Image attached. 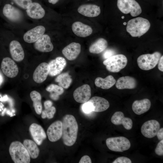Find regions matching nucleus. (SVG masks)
I'll return each mask as SVG.
<instances>
[{
  "label": "nucleus",
  "mask_w": 163,
  "mask_h": 163,
  "mask_svg": "<svg viewBox=\"0 0 163 163\" xmlns=\"http://www.w3.org/2000/svg\"><path fill=\"white\" fill-rule=\"evenodd\" d=\"M62 123L63 142L67 146H72L76 141L78 130L76 120L73 116L67 114L63 117Z\"/></svg>",
  "instance_id": "obj_1"
},
{
  "label": "nucleus",
  "mask_w": 163,
  "mask_h": 163,
  "mask_svg": "<svg viewBox=\"0 0 163 163\" xmlns=\"http://www.w3.org/2000/svg\"><path fill=\"white\" fill-rule=\"evenodd\" d=\"M106 143L110 150L116 152H122L127 150L131 146L129 141L123 136L108 138L106 139Z\"/></svg>",
  "instance_id": "obj_7"
},
{
  "label": "nucleus",
  "mask_w": 163,
  "mask_h": 163,
  "mask_svg": "<svg viewBox=\"0 0 163 163\" xmlns=\"http://www.w3.org/2000/svg\"><path fill=\"white\" fill-rule=\"evenodd\" d=\"M161 56L160 53L158 51L151 54L141 55L137 59L138 65L140 69L144 70L153 69L158 64Z\"/></svg>",
  "instance_id": "obj_5"
},
{
  "label": "nucleus",
  "mask_w": 163,
  "mask_h": 163,
  "mask_svg": "<svg viewBox=\"0 0 163 163\" xmlns=\"http://www.w3.org/2000/svg\"><path fill=\"white\" fill-rule=\"evenodd\" d=\"M137 85L136 79L133 77L128 76L120 78L115 83L116 88L119 89H133L136 88Z\"/></svg>",
  "instance_id": "obj_23"
},
{
  "label": "nucleus",
  "mask_w": 163,
  "mask_h": 163,
  "mask_svg": "<svg viewBox=\"0 0 163 163\" xmlns=\"http://www.w3.org/2000/svg\"><path fill=\"white\" fill-rule=\"evenodd\" d=\"M117 5L122 13H130L133 17L139 15L142 11L140 5L135 0H117Z\"/></svg>",
  "instance_id": "obj_6"
},
{
  "label": "nucleus",
  "mask_w": 163,
  "mask_h": 163,
  "mask_svg": "<svg viewBox=\"0 0 163 163\" xmlns=\"http://www.w3.org/2000/svg\"><path fill=\"white\" fill-rule=\"evenodd\" d=\"M29 130L33 139L38 145H41L46 138V133L43 128L37 123L32 124L30 126Z\"/></svg>",
  "instance_id": "obj_15"
},
{
  "label": "nucleus",
  "mask_w": 163,
  "mask_h": 163,
  "mask_svg": "<svg viewBox=\"0 0 163 163\" xmlns=\"http://www.w3.org/2000/svg\"><path fill=\"white\" fill-rule=\"evenodd\" d=\"M77 11L79 14L89 17H96L101 13L100 7L92 4L81 5L78 7Z\"/></svg>",
  "instance_id": "obj_18"
},
{
  "label": "nucleus",
  "mask_w": 163,
  "mask_h": 163,
  "mask_svg": "<svg viewBox=\"0 0 163 163\" xmlns=\"http://www.w3.org/2000/svg\"><path fill=\"white\" fill-rule=\"evenodd\" d=\"M59 0H48L49 3L53 4H55L57 3Z\"/></svg>",
  "instance_id": "obj_43"
},
{
  "label": "nucleus",
  "mask_w": 163,
  "mask_h": 163,
  "mask_svg": "<svg viewBox=\"0 0 163 163\" xmlns=\"http://www.w3.org/2000/svg\"><path fill=\"white\" fill-rule=\"evenodd\" d=\"M23 145L27 151L30 157L35 159L38 157L40 150L34 142L30 139H26L23 142Z\"/></svg>",
  "instance_id": "obj_29"
},
{
  "label": "nucleus",
  "mask_w": 163,
  "mask_h": 163,
  "mask_svg": "<svg viewBox=\"0 0 163 163\" xmlns=\"http://www.w3.org/2000/svg\"><path fill=\"white\" fill-rule=\"evenodd\" d=\"M155 153L158 155H163V140H161L158 144L155 149Z\"/></svg>",
  "instance_id": "obj_36"
},
{
  "label": "nucleus",
  "mask_w": 163,
  "mask_h": 163,
  "mask_svg": "<svg viewBox=\"0 0 163 163\" xmlns=\"http://www.w3.org/2000/svg\"><path fill=\"white\" fill-rule=\"evenodd\" d=\"M112 163H132L131 160L125 157H120L117 158Z\"/></svg>",
  "instance_id": "obj_37"
},
{
  "label": "nucleus",
  "mask_w": 163,
  "mask_h": 163,
  "mask_svg": "<svg viewBox=\"0 0 163 163\" xmlns=\"http://www.w3.org/2000/svg\"><path fill=\"white\" fill-rule=\"evenodd\" d=\"M151 103L148 99L136 100L133 103L132 109L134 113L140 115L147 112L150 108Z\"/></svg>",
  "instance_id": "obj_25"
},
{
  "label": "nucleus",
  "mask_w": 163,
  "mask_h": 163,
  "mask_svg": "<svg viewBox=\"0 0 163 163\" xmlns=\"http://www.w3.org/2000/svg\"><path fill=\"white\" fill-rule=\"evenodd\" d=\"M91 161L90 157L87 155L82 156L80 160L79 163H91Z\"/></svg>",
  "instance_id": "obj_38"
},
{
  "label": "nucleus",
  "mask_w": 163,
  "mask_h": 163,
  "mask_svg": "<svg viewBox=\"0 0 163 163\" xmlns=\"http://www.w3.org/2000/svg\"><path fill=\"white\" fill-rule=\"evenodd\" d=\"M160 128V125L157 121L150 120L143 124L141 127V131L145 137L151 138L156 136Z\"/></svg>",
  "instance_id": "obj_8"
},
{
  "label": "nucleus",
  "mask_w": 163,
  "mask_h": 163,
  "mask_svg": "<svg viewBox=\"0 0 163 163\" xmlns=\"http://www.w3.org/2000/svg\"><path fill=\"white\" fill-rule=\"evenodd\" d=\"M72 29L75 34L82 37L90 36L93 31L92 29L90 26L78 21H76L72 24Z\"/></svg>",
  "instance_id": "obj_20"
},
{
  "label": "nucleus",
  "mask_w": 163,
  "mask_h": 163,
  "mask_svg": "<svg viewBox=\"0 0 163 163\" xmlns=\"http://www.w3.org/2000/svg\"><path fill=\"white\" fill-rule=\"evenodd\" d=\"M30 96L33 102V106L36 113L40 114L42 111L41 96L40 94L36 91H33L30 92Z\"/></svg>",
  "instance_id": "obj_30"
},
{
  "label": "nucleus",
  "mask_w": 163,
  "mask_h": 163,
  "mask_svg": "<svg viewBox=\"0 0 163 163\" xmlns=\"http://www.w3.org/2000/svg\"><path fill=\"white\" fill-rule=\"evenodd\" d=\"M1 68L4 74L9 78L15 77L18 72V69L16 64L9 57H5L3 59Z\"/></svg>",
  "instance_id": "obj_9"
},
{
  "label": "nucleus",
  "mask_w": 163,
  "mask_h": 163,
  "mask_svg": "<svg viewBox=\"0 0 163 163\" xmlns=\"http://www.w3.org/2000/svg\"><path fill=\"white\" fill-rule=\"evenodd\" d=\"M46 133L50 141L55 142L59 140L62 136V122L57 120L53 123L48 127Z\"/></svg>",
  "instance_id": "obj_10"
},
{
  "label": "nucleus",
  "mask_w": 163,
  "mask_h": 163,
  "mask_svg": "<svg viewBox=\"0 0 163 163\" xmlns=\"http://www.w3.org/2000/svg\"><path fill=\"white\" fill-rule=\"evenodd\" d=\"M34 47L37 50L42 52H49L53 50V46L50 36L43 34L34 43Z\"/></svg>",
  "instance_id": "obj_16"
},
{
  "label": "nucleus",
  "mask_w": 163,
  "mask_h": 163,
  "mask_svg": "<svg viewBox=\"0 0 163 163\" xmlns=\"http://www.w3.org/2000/svg\"><path fill=\"white\" fill-rule=\"evenodd\" d=\"M83 112L86 114H89L93 111L94 106L92 103L88 101L84 103L82 106Z\"/></svg>",
  "instance_id": "obj_34"
},
{
  "label": "nucleus",
  "mask_w": 163,
  "mask_h": 163,
  "mask_svg": "<svg viewBox=\"0 0 163 163\" xmlns=\"http://www.w3.org/2000/svg\"><path fill=\"white\" fill-rule=\"evenodd\" d=\"M49 66V75L51 76H56L60 74L66 65L65 59L62 57H58L50 61L48 63Z\"/></svg>",
  "instance_id": "obj_12"
},
{
  "label": "nucleus",
  "mask_w": 163,
  "mask_h": 163,
  "mask_svg": "<svg viewBox=\"0 0 163 163\" xmlns=\"http://www.w3.org/2000/svg\"><path fill=\"white\" fill-rule=\"evenodd\" d=\"M9 151L14 163H30V159L29 154L24 145L20 142L15 141L12 142Z\"/></svg>",
  "instance_id": "obj_3"
},
{
  "label": "nucleus",
  "mask_w": 163,
  "mask_h": 163,
  "mask_svg": "<svg viewBox=\"0 0 163 163\" xmlns=\"http://www.w3.org/2000/svg\"><path fill=\"white\" fill-rule=\"evenodd\" d=\"M45 31V27L39 25L28 30L23 36L24 41L28 43L35 42L44 34Z\"/></svg>",
  "instance_id": "obj_13"
},
{
  "label": "nucleus",
  "mask_w": 163,
  "mask_h": 163,
  "mask_svg": "<svg viewBox=\"0 0 163 163\" xmlns=\"http://www.w3.org/2000/svg\"><path fill=\"white\" fill-rule=\"evenodd\" d=\"M9 50L12 59L17 62H21L24 57V53L22 47L17 41H12L9 44Z\"/></svg>",
  "instance_id": "obj_21"
},
{
  "label": "nucleus",
  "mask_w": 163,
  "mask_h": 163,
  "mask_svg": "<svg viewBox=\"0 0 163 163\" xmlns=\"http://www.w3.org/2000/svg\"><path fill=\"white\" fill-rule=\"evenodd\" d=\"M163 56H161L158 62V68L159 70L163 72Z\"/></svg>",
  "instance_id": "obj_41"
},
{
  "label": "nucleus",
  "mask_w": 163,
  "mask_h": 163,
  "mask_svg": "<svg viewBox=\"0 0 163 163\" xmlns=\"http://www.w3.org/2000/svg\"><path fill=\"white\" fill-rule=\"evenodd\" d=\"M56 112V109L54 106H52L51 107L45 109L42 111L41 117L43 119L46 118L49 119H51L53 118Z\"/></svg>",
  "instance_id": "obj_33"
},
{
  "label": "nucleus",
  "mask_w": 163,
  "mask_h": 163,
  "mask_svg": "<svg viewBox=\"0 0 163 163\" xmlns=\"http://www.w3.org/2000/svg\"><path fill=\"white\" fill-rule=\"evenodd\" d=\"M53 102L50 100H47L45 101L44 103L45 109L49 108L52 106Z\"/></svg>",
  "instance_id": "obj_42"
},
{
  "label": "nucleus",
  "mask_w": 163,
  "mask_h": 163,
  "mask_svg": "<svg viewBox=\"0 0 163 163\" xmlns=\"http://www.w3.org/2000/svg\"><path fill=\"white\" fill-rule=\"evenodd\" d=\"M49 72L48 64L43 62L40 64L35 70L33 74V79L36 82L40 83L46 79Z\"/></svg>",
  "instance_id": "obj_14"
},
{
  "label": "nucleus",
  "mask_w": 163,
  "mask_h": 163,
  "mask_svg": "<svg viewBox=\"0 0 163 163\" xmlns=\"http://www.w3.org/2000/svg\"><path fill=\"white\" fill-rule=\"evenodd\" d=\"M3 13L7 18L12 21H18L22 17V13L19 9L8 4L4 5Z\"/></svg>",
  "instance_id": "obj_22"
},
{
  "label": "nucleus",
  "mask_w": 163,
  "mask_h": 163,
  "mask_svg": "<svg viewBox=\"0 0 163 163\" xmlns=\"http://www.w3.org/2000/svg\"><path fill=\"white\" fill-rule=\"evenodd\" d=\"M81 51V46L80 43L72 42L65 47L62 51L63 55L69 60L75 59Z\"/></svg>",
  "instance_id": "obj_17"
},
{
  "label": "nucleus",
  "mask_w": 163,
  "mask_h": 163,
  "mask_svg": "<svg viewBox=\"0 0 163 163\" xmlns=\"http://www.w3.org/2000/svg\"><path fill=\"white\" fill-rule=\"evenodd\" d=\"M113 52L110 50H107L103 54V57L105 59L113 56Z\"/></svg>",
  "instance_id": "obj_39"
},
{
  "label": "nucleus",
  "mask_w": 163,
  "mask_h": 163,
  "mask_svg": "<svg viewBox=\"0 0 163 163\" xmlns=\"http://www.w3.org/2000/svg\"><path fill=\"white\" fill-rule=\"evenodd\" d=\"M158 139L159 140H162L163 139V128H160L156 135Z\"/></svg>",
  "instance_id": "obj_40"
},
{
  "label": "nucleus",
  "mask_w": 163,
  "mask_h": 163,
  "mask_svg": "<svg viewBox=\"0 0 163 163\" xmlns=\"http://www.w3.org/2000/svg\"><path fill=\"white\" fill-rule=\"evenodd\" d=\"M88 101L92 103L94 106L93 111L95 112H99L105 111L110 106L107 100L100 97H93Z\"/></svg>",
  "instance_id": "obj_26"
},
{
  "label": "nucleus",
  "mask_w": 163,
  "mask_h": 163,
  "mask_svg": "<svg viewBox=\"0 0 163 163\" xmlns=\"http://www.w3.org/2000/svg\"><path fill=\"white\" fill-rule=\"evenodd\" d=\"M108 43L105 39H98L90 46L89 50L92 53L99 54L104 51L107 47Z\"/></svg>",
  "instance_id": "obj_28"
},
{
  "label": "nucleus",
  "mask_w": 163,
  "mask_h": 163,
  "mask_svg": "<svg viewBox=\"0 0 163 163\" xmlns=\"http://www.w3.org/2000/svg\"><path fill=\"white\" fill-rule=\"evenodd\" d=\"M150 27L147 19L140 17L132 19L127 23L126 30L133 37H140L146 33Z\"/></svg>",
  "instance_id": "obj_2"
},
{
  "label": "nucleus",
  "mask_w": 163,
  "mask_h": 163,
  "mask_svg": "<svg viewBox=\"0 0 163 163\" xmlns=\"http://www.w3.org/2000/svg\"><path fill=\"white\" fill-rule=\"evenodd\" d=\"M46 90L50 93V96L51 98L54 101L58 100L59 98V95L62 94L64 92V90L62 87L53 84L48 86L46 88Z\"/></svg>",
  "instance_id": "obj_32"
},
{
  "label": "nucleus",
  "mask_w": 163,
  "mask_h": 163,
  "mask_svg": "<svg viewBox=\"0 0 163 163\" xmlns=\"http://www.w3.org/2000/svg\"><path fill=\"white\" fill-rule=\"evenodd\" d=\"M91 95L90 86L85 84L77 88L74 91L73 96L75 100L79 103H84L90 99Z\"/></svg>",
  "instance_id": "obj_11"
},
{
  "label": "nucleus",
  "mask_w": 163,
  "mask_h": 163,
  "mask_svg": "<svg viewBox=\"0 0 163 163\" xmlns=\"http://www.w3.org/2000/svg\"><path fill=\"white\" fill-rule=\"evenodd\" d=\"M116 82V80L111 75L107 76L104 78L100 77L96 78L94 81L95 85L104 89H108L112 87Z\"/></svg>",
  "instance_id": "obj_27"
},
{
  "label": "nucleus",
  "mask_w": 163,
  "mask_h": 163,
  "mask_svg": "<svg viewBox=\"0 0 163 163\" xmlns=\"http://www.w3.org/2000/svg\"><path fill=\"white\" fill-rule=\"evenodd\" d=\"M26 12L30 18L34 19H40L45 14V11L39 3L32 2L27 9Z\"/></svg>",
  "instance_id": "obj_24"
},
{
  "label": "nucleus",
  "mask_w": 163,
  "mask_h": 163,
  "mask_svg": "<svg viewBox=\"0 0 163 163\" xmlns=\"http://www.w3.org/2000/svg\"><path fill=\"white\" fill-rule=\"evenodd\" d=\"M13 0L18 6L24 9H27L32 3L31 0Z\"/></svg>",
  "instance_id": "obj_35"
},
{
  "label": "nucleus",
  "mask_w": 163,
  "mask_h": 163,
  "mask_svg": "<svg viewBox=\"0 0 163 163\" xmlns=\"http://www.w3.org/2000/svg\"><path fill=\"white\" fill-rule=\"evenodd\" d=\"M55 81L58 83V85L64 88H68L71 85L72 79L71 76L68 72L63 73L58 75Z\"/></svg>",
  "instance_id": "obj_31"
},
{
  "label": "nucleus",
  "mask_w": 163,
  "mask_h": 163,
  "mask_svg": "<svg viewBox=\"0 0 163 163\" xmlns=\"http://www.w3.org/2000/svg\"><path fill=\"white\" fill-rule=\"evenodd\" d=\"M111 121L116 125L122 124L127 130L131 129L133 126V121L130 118L125 117L123 113L121 111L115 112L111 118Z\"/></svg>",
  "instance_id": "obj_19"
},
{
  "label": "nucleus",
  "mask_w": 163,
  "mask_h": 163,
  "mask_svg": "<svg viewBox=\"0 0 163 163\" xmlns=\"http://www.w3.org/2000/svg\"><path fill=\"white\" fill-rule=\"evenodd\" d=\"M3 81V77L2 75L0 74V85L2 83Z\"/></svg>",
  "instance_id": "obj_44"
},
{
  "label": "nucleus",
  "mask_w": 163,
  "mask_h": 163,
  "mask_svg": "<svg viewBox=\"0 0 163 163\" xmlns=\"http://www.w3.org/2000/svg\"><path fill=\"white\" fill-rule=\"evenodd\" d=\"M126 57L124 55H113L103 62L107 70L112 72H118L124 68L127 63Z\"/></svg>",
  "instance_id": "obj_4"
}]
</instances>
